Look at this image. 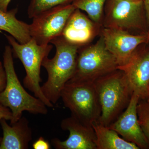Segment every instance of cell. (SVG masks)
I'll use <instances>...</instances> for the list:
<instances>
[{"label":"cell","instance_id":"4","mask_svg":"<svg viewBox=\"0 0 149 149\" xmlns=\"http://www.w3.org/2000/svg\"><path fill=\"white\" fill-rule=\"evenodd\" d=\"M5 37L11 47L15 57L20 60L26 72L23 80L24 87L33 93L34 96L42 101L48 107H54V104L44 95L40 83L41 68L43 61L48 57L52 49V45H39L34 39L25 44H20L11 35Z\"/></svg>","mask_w":149,"mask_h":149},{"label":"cell","instance_id":"23","mask_svg":"<svg viewBox=\"0 0 149 149\" xmlns=\"http://www.w3.org/2000/svg\"><path fill=\"white\" fill-rule=\"evenodd\" d=\"M143 1L144 8L146 11L147 20H148V29L146 34L147 42H149V0H143Z\"/></svg>","mask_w":149,"mask_h":149},{"label":"cell","instance_id":"20","mask_svg":"<svg viewBox=\"0 0 149 149\" xmlns=\"http://www.w3.org/2000/svg\"><path fill=\"white\" fill-rule=\"evenodd\" d=\"M34 149H50V144L42 137H40L32 145Z\"/></svg>","mask_w":149,"mask_h":149},{"label":"cell","instance_id":"12","mask_svg":"<svg viewBox=\"0 0 149 149\" xmlns=\"http://www.w3.org/2000/svg\"><path fill=\"white\" fill-rule=\"evenodd\" d=\"M125 74L133 93L147 99L149 91V50L136 51L128 62L118 67Z\"/></svg>","mask_w":149,"mask_h":149},{"label":"cell","instance_id":"1","mask_svg":"<svg viewBox=\"0 0 149 149\" xmlns=\"http://www.w3.org/2000/svg\"><path fill=\"white\" fill-rule=\"evenodd\" d=\"M50 43L55 47L53 58L47 57L42 66L48 73L47 81L41 86L44 95L55 104L61 98V93L66 83L74 75L79 46L67 42L61 36L56 37Z\"/></svg>","mask_w":149,"mask_h":149},{"label":"cell","instance_id":"22","mask_svg":"<svg viewBox=\"0 0 149 149\" xmlns=\"http://www.w3.org/2000/svg\"><path fill=\"white\" fill-rule=\"evenodd\" d=\"M6 83V77L3 65L0 61V93L5 88Z\"/></svg>","mask_w":149,"mask_h":149},{"label":"cell","instance_id":"11","mask_svg":"<svg viewBox=\"0 0 149 149\" xmlns=\"http://www.w3.org/2000/svg\"><path fill=\"white\" fill-rule=\"evenodd\" d=\"M61 127L69 132V136L62 141L52 139V143L56 149H97L95 131L92 126L85 125L70 116L62 120Z\"/></svg>","mask_w":149,"mask_h":149},{"label":"cell","instance_id":"6","mask_svg":"<svg viewBox=\"0 0 149 149\" xmlns=\"http://www.w3.org/2000/svg\"><path fill=\"white\" fill-rule=\"evenodd\" d=\"M118 67L115 58L107 49L102 36L95 45L78 49L75 72L68 82L93 83L118 69Z\"/></svg>","mask_w":149,"mask_h":149},{"label":"cell","instance_id":"7","mask_svg":"<svg viewBox=\"0 0 149 149\" xmlns=\"http://www.w3.org/2000/svg\"><path fill=\"white\" fill-rule=\"evenodd\" d=\"M75 8L72 3L58 6L34 17L29 24L31 38L39 45H48L60 36Z\"/></svg>","mask_w":149,"mask_h":149},{"label":"cell","instance_id":"18","mask_svg":"<svg viewBox=\"0 0 149 149\" xmlns=\"http://www.w3.org/2000/svg\"><path fill=\"white\" fill-rule=\"evenodd\" d=\"M73 0H31L27 14L29 18H33L43 12L58 6L72 3Z\"/></svg>","mask_w":149,"mask_h":149},{"label":"cell","instance_id":"9","mask_svg":"<svg viewBox=\"0 0 149 149\" xmlns=\"http://www.w3.org/2000/svg\"><path fill=\"white\" fill-rule=\"evenodd\" d=\"M102 36L107 49L115 58L118 67L128 62L140 45L147 42L146 35H131L125 30L112 27L104 29Z\"/></svg>","mask_w":149,"mask_h":149},{"label":"cell","instance_id":"10","mask_svg":"<svg viewBox=\"0 0 149 149\" xmlns=\"http://www.w3.org/2000/svg\"><path fill=\"white\" fill-rule=\"evenodd\" d=\"M139 100V96L133 93L126 109L108 127L116 131L125 141L136 144L139 148L149 149V141L138 118L137 106Z\"/></svg>","mask_w":149,"mask_h":149},{"label":"cell","instance_id":"26","mask_svg":"<svg viewBox=\"0 0 149 149\" xmlns=\"http://www.w3.org/2000/svg\"><path fill=\"white\" fill-rule=\"evenodd\" d=\"M2 137H0V143H1V141Z\"/></svg>","mask_w":149,"mask_h":149},{"label":"cell","instance_id":"16","mask_svg":"<svg viewBox=\"0 0 149 149\" xmlns=\"http://www.w3.org/2000/svg\"><path fill=\"white\" fill-rule=\"evenodd\" d=\"M17 9L3 11L0 9V30L5 31L20 44L31 40L29 24L16 18Z\"/></svg>","mask_w":149,"mask_h":149},{"label":"cell","instance_id":"24","mask_svg":"<svg viewBox=\"0 0 149 149\" xmlns=\"http://www.w3.org/2000/svg\"><path fill=\"white\" fill-rule=\"evenodd\" d=\"M12 0H0V9L3 11H7L8 8Z\"/></svg>","mask_w":149,"mask_h":149},{"label":"cell","instance_id":"21","mask_svg":"<svg viewBox=\"0 0 149 149\" xmlns=\"http://www.w3.org/2000/svg\"><path fill=\"white\" fill-rule=\"evenodd\" d=\"M12 118V113L8 108L0 104V120L5 119L10 120Z\"/></svg>","mask_w":149,"mask_h":149},{"label":"cell","instance_id":"14","mask_svg":"<svg viewBox=\"0 0 149 149\" xmlns=\"http://www.w3.org/2000/svg\"><path fill=\"white\" fill-rule=\"evenodd\" d=\"M93 34L92 22L80 10L76 8L68 19L61 36L68 42L80 47L89 42Z\"/></svg>","mask_w":149,"mask_h":149},{"label":"cell","instance_id":"5","mask_svg":"<svg viewBox=\"0 0 149 149\" xmlns=\"http://www.w3.org/2000/svg\"><path fill=\"white\" fill-rule=\"evenodd\" d=\"M61 98L71 115L83 124L92 126L93 123L99 121L101 107L94 83L67 82Z\"/></svg>","mask_w":149,"mask_h":149},{"label":"cell","instance_id":"19","mask_svg":"<svg viewBox=\"0 0 149 149\" xmlns=\"http://www.w3.org/2000/svg\"><path fill=\"white\" fill-rule=\"evenodd\" d=\"M137 113L140 125L149 141V102L140 99L137 106Z\"/></svg>","mask_w":149,"mask_h":149},{"label":"cell","instance_id":"25","mask_svg":"<svg viewBox=\"0 0 149 149\" xmlns=\"http://www.w3.org/2000/svg\"><path fill=\"white\" fill-rule=\"evenodd\" d=\"M146 100H147L149 102V91L148 93V96H147V99H146Z\"/></svg>","mask_w":149,"mask_h":149},{"label":"cell","instance_id":"2","mask_svg":"<svg viewBox=\"0 0 149 149\" xmlns=\"http://www.w3.org/2000/svg\"><path fill=\"white\" fill-rule=\"evenodd\" d=\"M11 47L6 46L3 54V65L5 70V88L0 93V104L8 108L12 113L10 124L17 121L24 111L33 114L46 115L48 107L40 99L29 94L19 80L14 65Z\"/></svg>","mask_w":149,"mask_h":149},{"label":"cell","instance_id":"3","mask_svg":"<svg viewBox=\"0 0 149 149\" xmlns=\"http://www.w3.org/2000/svg\"><path fill=\"white\" fill-rule=\"evenodd\" d=\"M101 107L99 122L108 127L124 111L133 91L124 72L117 69L93 82Z\"/></svg>","mask_w":149,"mask_h":149},{"label":"cell","instance_id":"27","mask_svg":"<svg viewBox=\"0 0 149 149\" xmlns=\"http://www.w3.org/2000/svg\"><path fill=\"white\" fill-rule=\"evenodd\" d=\"M133 1H139V0H133Z\"/></svg>","mask_w":149,"mask_h":149},{"label":"cell","instance_id":"15","mask_svg":"<svg viewBox=\"0 0 149 149\" xmlns=\"http://www.w3.org/2000/svg\"><path fill=\"white\" fill-rule=\"evenodd\" d=\"M92 125L95 133L97 149H140L136 144L125 141L116 131L98 121Z\"/></svg>","mask_w":149,"mask_h":149},{"label":"cell","instance_id":"17","mask_svg":"<svg viewBox=\"0 0 149 149\" xmlns=\"http://www.w3.org/2000/svg\"><path fill=\"white\" fill-rule=\"evenodd\" d=\"M107 0H73L72 4L76 8L85 11L95 22L101 18L104 5Z\"/></svg>","mask_w":149,"mask_h":149},{"label":"cell","instance_id":"13","mask_svg":"<svg viewBox=\"0 0 149 149\" xmlns=\"http://www.w3.org/2000/svg\"><path fill=\"white\" fill-rule=\"evenodd\" d=\"M3 137L0 149H27L32 139V129L29 121L24 116L13 124H8L7 120H0Z\"/></svg>","mask_w":149,"mask_h":149},{"label":"cell","instance_id":"8","mask_svg":"<svg viewBox=\"0 0 149 149\" xmlns=\"http://www.w3.org/2000/svg\"><path fill=\"white\" fill-rule=\"evenodd\" d=\"M108 27L127 31L141 29L145 10L143 0H108Z\"/></svg>","mask_w":149,"mask_h":149}]
</instances>
